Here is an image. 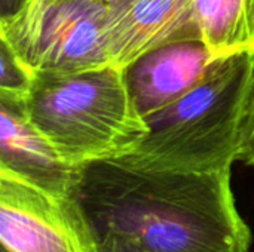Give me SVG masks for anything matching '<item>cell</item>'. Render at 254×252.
I'll use <instances>...</instances> for the list:
<instances>
[{
    "label": "cell",
    "mask_w": 254,
    "mask_h": 252,
    "mask_svg": "<svg viewBox=\"0 0 254 252\" xmlns=\"http://www.w3.org/2000/svg\"><path fill=\"white\" fill-rule=\"evenodd\" d=\"M103 1H107V0H103Z\"/></svg>",
    "instance_id": "4fadbf2b"
},
{
    "label": "cell",
    "mask_w": 254,
    "mask_h": 252,
    "mask_svg": "<svg viewBox=\"0 0 254 252\" xmlns=\"http://www.w3.org/2000/svg\"><path fill=\"white\" fill-rule=\"evenodd\" d=\"M106 40L110 64L125 68L143 53L199 37L195 0H107Z\"/></svg>",
    "instance_id": "8992f818"
},
{
    "label": "cell",
    "mask_w": 254,
    "mask_h": 252,
    "mask_svg": "<svg viewBox=\"0 0 254 252\" xmlns=\"http://www.w3.org/2000/svg\"><path fill=\"white\" fill-rule=\"evenodd\" d=\"M254 101V52L219 59L182 98L146 117L149 132L118 160L146 169L213 172L240 160Z\"/></svg>",
    "instance_id": "7a4b0ae2"
},
{
    "label": "cell",
    "mask_w": 254,
    "mask_h": 252,
    "mask_svg": "<svg viewBox=\"0 0 254 252\" xmlns=\"http://www.w3.org/2000/svg\"><path fill=\"white\" fill-rule=\"evenodd\" d=\"M74 198L101 252H249L231 169L180 172L118 159L77 169Z\"/></svg>",
    "instance_id": "6da1fadb"
},
{
    "label": "cell",
    "mask_w": 254,
    "mask_h": 252,
    "mask_svg": "<svg viewBox=\"0 0 254 252\" xmlns=\"http://www.w3.org/2000/svg\"><path fill=\"white\" fill-rule=\"evenodd\" d=\"M219 59L202 39L161 45L124 68L129 94L146 119L195 88Z\"/></svg>",
    "instance_id": "52a82bcc"
},
{
    "label": "cell",
    "mask_w": 254,
    "mask_h": 252,
    "mask_svg": "<svg viewBox=\"0 0 254 252\" xmlns=\"http://www.w3.org/2000/svg\"><path fill=\"white\" fill-rule=\"evenodd\" d=\"M0 43L37 76H65L110 65L103 0H28L0 19Z\"/></svg>",
    "instance_id": "277c9868"
},
{
    "label": "cell",
    "mask_w": 254,
    "mask_h": 252,
    "mask_svg": "<svg viewBox=\"0 0 254 252\" xmlns=\"http://www.w3.org/2000/svg\"><path fill=\"white\" fill-rule=\"evenodd\" d=\"M240 160L244 162L246 165L254 166V101L252 113H250V119H249V125H247V131H246L243 150L240 154Z\"/></svg>",
    "instance_id": "8fae6325"
},
{
    "label": "cell",
    "mask_w": 254,
    "mask_h": 252,
    "mask_svg": "<svg viewBox=\"0 0 254 252\" xmlns=\"http://www.w3.org/2000/svg\"><path fill=\"white\" fill-rule=\"evenodd\" d=\"M22 107L34 128L73 168L127 156L149 132L124 68L112 64L33 77Z\"/></svg>",
    "instance_id": "3957f363"
},
{
    "label": "cell",
    "mask_w": 254,
    "mask_h": 252,
    "mask_svg": "<svg viewBox=\"0 0 254 252\" xmlns=\"http://www.w3.org/2000/svg\"><path fill=\"white\" fill-rule=\"evenodd\" d=\"M0 100L24 104L33 76L3 43H0Z\"/></svg>",
    "instance_id": "30bf717a"
},
{
    "label": "cell",
    "mask_w": 254,
    "mask_h": 252,
    "mask_svg": "<svg viewBox=\"0 0 254 252\" xmlns=\"http://www.w3.org/2000/svg\"><path fill=\"white\" fill-rule=\"evenodd\" d=\"M0 239L7 252H101L74 195H55L0 171Z\"/></svg>",
    "instance_id": "5b68a950"
},
{
    "label": "cell",
    "mask_w": 254,
    "mask_h": 252,
    "mask_svg": "<svg viewBox=\"0 0 254 252\" xmlns=\"http://www.w3.org/2000/svg\"><path fill=\"white\" fill-rule=\"evenodd\" d=\"M28 0H0V19L19 12Z\"/></svg>",
    "instance_id": "7c38bea8"
},
{
    "label": "cell",
    "mask_w": 254,
    "mask_h": 252,
    "mask_svg": "<svg viewBox=\"0 0 254 252\" xmlns=\"http://www.w3.org/2000/svg\"><path fill=\"white\" fill-rule=\"evenodd\" d=\"M195 19L217 59L254 52V0H195Z\"/></svg>",
    "instance_id": "9c48e42d"
},
{
    "label": "cell",
    "mask_w": 254,
    "mask_h": 252,
    "mask_svg": "<svg viewBox=\"0 0 254 252\" xmlns=\"http://www.w3.org/2000/svg\"><path fill=\"white\" fill-rule=\"evenodd\" d=\"M3 252H7V251H4V250H3Z\"/></svg>",
    "instance_id": "5bb4252c"
},
{
    "label": "cell",
    "mask_w": 254,
    "mask_h": 252,
    "mask_svg": "<svg viewBox=\"0 0 254 252\" xmlns=\"http://www.w3.org/2000/svg\"><path fill=\"white\" fill-rule=\"evenodd\" d=\"M77 169L57 154L22 104L0 100V171L55 195H73Z\"/></svg>",
    "instance_id": "ba28073f"
}]
</instances>
